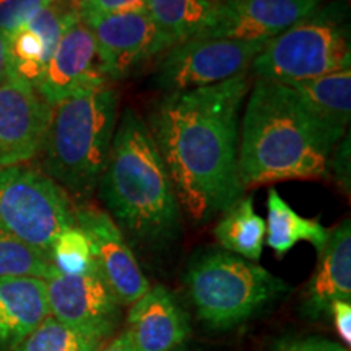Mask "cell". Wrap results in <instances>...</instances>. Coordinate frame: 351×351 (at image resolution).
<instances>
[{
  "mask_svg": "<svg viewBox=\"0 0 351 351\" xmlns=\"http://www.w3.org/2000/svg\"><path fill=\"white\" fill-rule=\"evenodd\" d=\"M251 90L245 73L165 96L148 130L173 182L179 205L195 221L225 212L244 192L239 178L241 109Z\"/></svg>",
  "mask_w": 351,
  "mask_h": 351,
  "instance_id": "cell-1",
  "label": "cell"
},
{
  "mask_svg": "<svg viewBox=\"0 0 351 351\" xmlns=\"http://www.w3.org/2000/svg\"><path fill=\"white\" fill-rule=\"evenodd\" d=\"M345 134L322 124L283 83L257 80L239 129L244 189L289 179H320Z\"/></svg>",
  "mask_w": 351,
  "mask_h": 351,
  "instance_id": "cell-2",
  "label": "cell"
},
{
  "mask_svg": "<svg viewBox=\"0 0 351 351\" xmlns=\"http://www.w3.org/2000/svg\"><path fill=\"white\" fill-rule=\"evenodd\" d=\"M98 191L132 238L150 245L178 238L181 205L147 122L134 109H125L116 125Z\"/></svg>",
  "mask_w": 351,
  "mask_h": 351,
  "instance_id": "cell-3",
  "label": "cell"
},
{
  "mask_svg": "<svg viewBox=\"0 0 351 351\" xmlns=\"http://www.w3.org/2000/svg\"><path fill=\"white\" fill-rule=\"evenodd\" d=\"M117 91L103 83L52 108L41 153L46 174L78 199L98 187L117 125Z\"/></svg>",
  "mask_w": 351,
  "mask_h": 351,
  "instance_id": "cell-4",
  "label": "cell"
},
{
  "mask_svg": "<svg viewBox=\"0 0 351 351\" xmlns=\"http://www.w3.org/2000/svg\"><path fill=\"white\" fill-rule=\"evenodd\" d=\"M186 287L199 319L219 330L245 322L288 291L282 278L257 262L226 251L195 257L187 267Z\"/></svg>",
  "mask_w": 351,
  "mask_h": 351,
  "instance_id": "cell-5",
  "label": "cell"
},
{
  "mask_svg": "<svg viewBox=\"0 0 351 351\" xmlns=\"http://www.w3.org/2000/svg\"><path fill=\"white\" fill-rule=\"evenodd\" d=\"M351 36L341 2L315 10L270 39L251 65L257 80L288 83L350 70Z\"/></svg>",
  "mask_w": 351,
  "mask_h": 351,
  "instance_id": "cell-6",
  "label": "cell"
},
{
  "mask_svg": "<svg viewBox=\"0 0 351 351\" xmlns=\"http://www.w3.org/2000/svg\"><path fill=\"white\" fill-rule=\"evenodd\" d=\"M73 225L70 197L49 176L23 166L0 168V228L49 254L57 236Z\"/></svg>",
  "mask_w": 351,
  "mask_h": 351,
  "instance_id": "cell-7",
  "label": "cell"
},
{
  "mask_svg": "<svg viewBox=\"0 0 351 351\" xmlns=\"http://www.w3.org/2000/svg\"><path fill=\"white\" fill-rule=\"evenodd\" d=\"M269 41L192 38L168 49L156 70V86L176 91L195 90L243 75Z\"/></svg>",
  "mask_w": 351,
  "mask_h": 351,
  "instance_id": "cell-8",
  "label": "cell"
},
{
  "mask_svg": "<svg viewBox=\"0 0 351 351\" xmlns=\"http://www.w3.org/2000/svg\"><path fill=\"white\" fill-rule=\"evenodd\" d=\"M44 282L52 317L103 341L111 339L121 324L122 304L96 269L80 275L56 271Z\"/></svg>",
  "mask_w": 351,
  "mask_h": 351,
  "instance_id": "cell-9",
  "label": "cell"
},
{
  "mask_svg": "<svg viewBox=\"0 0 351 351\" xmlns=\"http://www.w3.org/2000/svg\"><path fill=\"white\" fill-rule=\"evenodd\" d=\"M320 0H225L215 2L195 38L270 41L311 15Z\"/></svg>",
  "mask_w": 351,
  "mask_h": 351,
  "instance_id": "cell-10",
  "label": "cell"
},
{
  "mask_svg": "<svg viewBox=\"0 0 351 351\" xmlns=\"http://www.w3.org/2000/svg\"><path fill=\"white\" fill-rule=\"evenodd\" d=\"M75 225L90 239L96 271L122 306H132L152 288L111 215L82 207L75 210Z\"/></svg>",
  "mask_w": 351,
  "mask_h": 351,
  "instance_id": "cell-11",
  "label": "cell"
},
{
  "mask_svg": "<svg viewBox=\"0 0 351 351\" xmlns=\"http://www.w3.org/2000/svg\"><path fill=\"white\" fill-rule=\"evenodd\" d=\"M52 106L34 88L8 73L0 85V168L20 166L41 152Z\"/></svg>",
  "mask_w": 351,
  "mask_h": 351,
  "instance_id": "cell-12",
  "label": "cell"
},
{
  "mask_svg": "<svg viewBox=\"0 0 351 351\" xmlns=\"http://www.w3.org/2000/svg\"><path fill=\"white\" fill-rule=\"evenodd\" d=\"M83 21L93 34L101 72L106 78L122 80L163 51L147 10L91 16Z\"/></svg>",
  "mask_w": 351,
  "mask_h": 351,
  "instance_id": "cell-13",
  "label": "cell"
},
{
  "mask_svg": "<svg viewBox=\"0 0 351 351\" xmlns=\"http://www.w3.org/2000/svg\"><path fill=\"white\" fill-rule=\"evenodd\" d=\"M103 83H108V78L101 72L93 34L80 19L65 29L36 85V91L54 108L77 91Z\"/></svg>",
  "mask_w": 351,
  "mask_h": 351,
  "instance_id": "cell-14",
  "label": "cell"
},
{
  "mask_svg": "<svg viewBox=\"0 0 351 351\" xmlns=\"http://www.w3.org/2000/svg\"><path fill=\"white\" fill-rule=\"evenodd\" d=\"M135 351H178L191 335L186 311L165 287L148 289L127 315Z\"/></svg>",
  "mask_w": 351,
  "mask_h": 351,
  "instance_id": "cell-15",
  "label": "cell"
},
{
  "mask_svg": "<svg viewBox=\"0 0 351 351\" xmlns=\"http://www.w3.org/2000/svg\"><path fill=\"white\" fill-rule=\"evenodd\" d=\"M306 288L302 313L319 319L330 313L335 301H351V223L341 221L330 231L326 247Z\"/></svg>",
  "mask_w": 351,
  "mask_h": 351,
  "instance_id": "cell-16",
  "label": "cell"
},
{
  "mask_svg": "<svg viewBox=\"0 0 351 351\" xmlns=\"http://www.w3.org/2000/svg\"><path fill=\"white\" fill-rule=\"evenodd\" d=\"M49 315L44 280L0 278V351L15 350Z\"/></svg>",
  "mask_w": 351,
  "mask_h": 351,
  "instance_id": "cell-17",
  "label": "cell"
},
{
  "mask_svg": "<svg viewBox=\"0 0 351 351\" xmlns=\"http://www.w3.org/2000/svg\"><path fill=\"white\" fill-rule=\"evenodd\" d=\"M295 91L315 119L345 134L351 117V70L283 83Z\"/></svg>",
  "mask_w": 351,
  "mask_h": 351,
  "instance_id": "cell-18",
  "label": "cell"
},
{
  "mask_svg": "<svg viewBox=\"0 0 351 351\" xmlns=\"http://www.w3.org/2000/svg\"><path fill=\"white\" fill-rule=\"evenodd\" d=\"M267 207H269V218H267L265 225V238L269 247L274 249L276 256H285L301 241H307L309 244H313L317 254L322 252L328 238H330L328 228L319 223L317 219L301 217L300 213L289 207L287 200L275 189H270Z\"/></svg>",
  "mask_w": 351,
  "mask_h": 351,
  "instance_id": "cell-19",
  "label": "cell"
},
{
  "mask_svg": "<svg viewBox=\"0 0 351 351\" xmlns=\"http://www.w3.org/2000/svg\"><path fill=\"white\" fill-rule=\"evenodd\" d=\"M215 2L212 0H147L163 51L195 38L207 23Z\"/></svg>",
  "mask_w": 351,
  "mask_h": 351,
  "instance_id": "cell-20",
  "label": "cell"
},
{
  "mask_svg": "<svg viewBox=\"0 0 351 351\" xmlns=\"http://www.w3.org/2000/svg\"><path fill=\"white\" fill-rule=\"evenodd\" d=\"M267 226L254 210L252 197L236 200L215 228V238L226 252L257 262L265 244Z\"/></svg>",
  "mask_w": 351,
  "mask_h": 351,
  "instance_id": "cell-21",
  "label": "cell"
},
{
  "mask_svg": "<svg viewBox=\"0 0 351 351\" xmlns=\"http://www.w3.org/2000/svg\"><path fill=\"white\" fill-rule=\"evenodd\" d=\"M51 256L0 228V278H41L56 274Z\"/></svg>",
  "mask_w": 351,
  "mask_h": 351,
  "instance_id": "cell-22",
  "label": "cell"
},
{
  "mask_svg": "<svg viewBox=\"0 0 351 351\" xmlns=\"http://www.w3.org/2000/svg\"><path fill=\"white\" fill-rule=\"evenodd\" d=\"M103 340L46 317L13 351H98Z\"/></svg>",
  "mask_w": 351,
  "mask_h": 351,
  "instance_id": "cell-23",
  "label": "cell"
},
{
  "mask_svg": "<svg viewBox=\"0 0 351 351\" xmlns=\"http://www.w3.org/2000/svg\"><path fill=\"white\" fill-rule=\"evenodd\" d=\"M56 270L65 275H80L95 269L91 244L85 231L77 225L57 236L49 251Z\"/></svg>",
  "mask_w": 351,
  "mask_h": 351,
  "instance_id": "cell-24",
  "label": "cell"
},
{
  "mask_svg": "<svg viewBox=\"0 0 351 351\" xmlns=\"http://www.w3.org/2000/svg\"><path fill=\"white\" fill-rule=\"evenodd\" d=\"M51 0H0V33L7 39L25 28Z\"/></svg>",
  "mask_w": 351,
  "mask_h": 351,
  "instance_id": "cell-25",
  "label": "cell"
},
{
  "mask_svg": "<svg viewBox=\"0 0 351 351\" xmlns=\"http://www.w3.org/2000/svg\"><path fill=\"white\" fill-rule=\"evenodd\" d=\"M142 10H147V0H80L78 2L82 20Z\"/></svg>",
  "mask_w": 351,
  "mask_h": 351,
  "instance_id": "cell-26",
  "label": "cell"
},
{
  "mask_svg": "<svg viewBox=\"0 0 351 351\" xmlns=\"http://www.w3.org/2000/svg\"><path fill=\"white\" fill-rule=\"evenodd\" d=\"M274 351H350L345 345L322 337H288L274 345Z\"/></svg>",
  "mask_w": 351,
  "mask_h": 351,
  "instance_id": "cell-27",
  "label": "cell"
},
{
  "mask_svg": "<svg viewBox=\"0 0 351 351\" xmlns=\"http://www.w3.org/2000/svg\"><path fill=\"white\" fill-rule=\"evenodd\" d=\"M335 174L340 186L350 191V137H346L340 147L332 153L328 171Z\"/></svg>",
  "mask_w": 351,
  "mask_h": 351,
  "instance_id": "cell-28",
  "label": "cell"
},
{
  "mask_svg": "<svg viewBox=\"0 0 351 351\" xmlns=\"http://www.w3.org/2000/svg\"><path fill=\"white\" fill-rule=\"evenodd\" d=\"M330 314L335 324L337 333L346 343V348L351 345V304L350 301H335L330 306Z\"/></svg>",
  "mask_w": 351,
  "mask_h": 351,
  "instance_id": "cell-29",
  "label": "cell"
},
{
  "mask_svg": "<svg viewBox=\"0 0 351 351\" xmlns=\"http://www.w3.org/2000/svg\"><path fill=\"white\" fill-rule=\"evenodd\" d=\"M98 351H135V348L134 343H132L129 332H127V328H124L106 346H101Z\"/></svg>",
  "mask_w": 351,
  "mask_h": 351,
  "instance_id": "cell-30",
  "label": "cell"
},
{
  "mask_svg": "<svg viewBox=\"0 0 351 351\" xmlns=\"http://www.w3.org/2000/svg\"><path fill=\"white\" fill-rule=\"evenodd\" d=\"M10 73V64H8V43L7 38L0 33V85Z\"/></svg>",
  "mask_w": 351,
  "mask_h": 351,
  "instance_id": "cell-31",
  "label": "cell"
},
{
  "mask_svg": "<svg viewBox=\"0 0 351 351\" xmlns=\"http://www.w3.org/2000/svg\"><path fill=\"white\" fill-rule=\"evenodd\" d=\"M70 2H73V3H75V5L78 7V2H80V0H70Z\"/></svg>",
  "mask_w": 351,
  "mask_h": 351,
  "instance_id": "cell-32",
  "label": "cell"
}]
</instances>
